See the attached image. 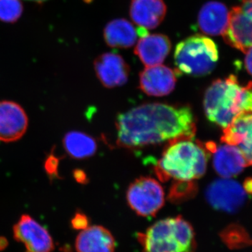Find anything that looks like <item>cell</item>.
<instances>
[{"label": "cell", "mask_w": 252, "mask_h": 252, "mask_svg": "<svg viewBox=\"0 0 252 252\" xmlns=\"http://www.w3.org/2000/svg\"><path fill=\"white\" fill-rule=\"evenodd\" d=\"M117 144L126 149L194 139L196 117L189 105L147 103L118 116Z\"/></svg>", "instance_id": "1"}, {"label": "cell", "mask_w": 252, "mask_h": 252, "mask_svg": "<svg viewBox=\"0 0 252 252\" xmlns=\"http://www.w3.org/2000/svg\"><path fill=\"white\" fill-rule=\"evenodd\" d=\"M211 154L206 143L199 140L186 139L170 142L164 149L154 171L162 182L170 179L198 180L206 172L208 158Z\"/></svg>", "instance_id": "2"}, {"label": "cell", "mask_w": 252, "mask_h": 252, "mask_svg": "<svg viewBox=\"0 0 252 252\" xmlns=\"http://www.w3.org/2000/svg\"><path fill=\"white\" fill-rule=\"evenodd\" d=\"M203 106L208 120L225 128L240 114L252 112V81L242 86L233 75L213 81L205 92Z\"/></svg>", "instance_id": "3"}, {"label": "cell", "mask_w": 252, "mask_h": 252, "mask_svg": "<svg viewBox=\"0 0 252 252\" xmlns=\"http://www.w3.org/2000/svg\"><path fill=\"white\" fill-rule=\"evenodd\" d=\"M142 252H194L195 232L181 216L158 220L137 235Z\"/></svg>", "instance_id": "4"}, {"label": "cell", "mask_w": 252, "mask_h": 252, "mask_svg": "<svg viewBox=\"0 0 252 252\" xmlns=\"http://www.w3.org/2000/svg\"><path fill=\"white\" fill-rule=\"evenodd\" d=\"M176 72L193 77H203L211 73L219 60L215 41L207 36H189L176 46Z\"/></svg>", "instance_id": "5"}, {"label": "cell", "mask_w": 252, "mask_h": 252, "mask_svg": "<svg viewBox=\"0 0 252 252\" xmlns=\"http://www.w3.org/2000/svg\"><path fill=\"white\" fill-rule=\"evenodd\" d=\"M126 199L129 206L139 216L154 217L165 204V193L157 180L141 177L129 186Z\"/></svg>", "instance_id": "6"}, {"label": "cell", "mask_w": 252, "mask_h": 252, "mask_svg": "<svg viewBox=\"0 0 252 252\" xmlns=\"http://www.w3.org/2000/svg\"><path fill=\"white\" fill-rule=\"evenodd\" d=\"M223 35L226 44L245 53L252 47V0H243L229 11Z\"/></svg>", "instance_id": "7"}, {"label": "cell", "mask_w": 252, "mask_h": 252, "mask_svg": "<svg viewBox=\"0 0 252 252\" xmlns=\"http://www.w3.org/2000/svg\"><path fill=\"white\" fill-rule=\"evenodd\" d=\"M248 196L244 186L229 178L214 181L205 191L207 202L213 208L228 213L238 211Z\"/></svg>", "instance_id": "8"}, {"label": "cell", "mask_w": 252, "mask_h": 252, "mask_svg": "<svg viewBox=\"0 0 252 252\" xmlns=\"http://www.w3.org/2000/svg\"><path fill=\"white\" fill-rule=\"evenodd\" d=\"M15 240L24 244L26 252H51L54 240L48 230L30 215H23L14 226Z\"/></svg>", "instance_id": "9"}, {"label": "cell", "mask_w": 252, "mask_h": 252, "mask_svg": "<svg viewBox=\"0 0 252 252\" xmlns=\"http://www.w3.org/2000/svg\"><path fill=\"white\" fill-rule=\"evenodd\" d=\"M28 117L24 109L13 101H0V141L14 142L26 134Z\"/></svg>", "instance_id": "10"}, {"label": "cell", "mask_w": 252, "mask_h": 252, "mask_svg": "<svg viewBox=\"0 0 252 252\" xmlns=\"http://www.w3.org/2000/svg\"><path fill=\"white\" fill-rule=\"evenodd\" d=\"M177 75L176 70L161 64L146 67L140 74V89L150 96L167 95L175 89Z\"/></svg>", "instance_id": "11"}, {"label": "cell", "mask_w": 252, "mask_h": 252, "mask_svg": "<svg viewBox=\"0 0 252 252\" xmlns=\"http://www.w3.org/2000/svg\"><path fill=\"white\" fill-rule=\"evenodd\" d=\"M96 75L104 87L108 89L124 85L128 80L130 68L119 55L106 53L94 63Z\"/></svg>", "instance_id": "12"}, {"label": "cell", "mask_w": 252, "mask_h": 252, "mask_svg": "<svg viewBox=\"0 0 252 252\" xmlns=\"http://www.w3.org/2000/svg\"><path fill=\"white\" fill-rule=\"evenodd\" d=\"M221 142L238 147L248 166L252 165V112L240 114L223 129Z\"/></svg>", "instance_id": "13"}, {"label": "cell", "mask_w": 252, "mask_h": 252, "mask_svg": "<svg viewBox=\"0 0 252 252\" xmlns=\"http://www.w3.org/2000/svg\"><path fill=\"white\" fill-rule=\"evenodd\" d=\"M171 50V42L164 34H148L140 37L135 49L138 56L147 67L161 64Z\"/></svg>", "instance_id": "14"}, {"label": "cell", "mask_w": 252, "mask_h": 252, "mask_svg": "<svg viewBox=\"0 0 252 252\" xmlns=\"http://www.w3.org/2000/svg\"><path fill=\"white\" fill-rule=\"evenodd\" d=\"M163 0H132L130 15L133 22L144 29H154L166 14Z\"/></svg>", "instance_id": "15"}, {"label": "cell", "mask_w": 252, "mask_h": 252, "mask_svg": "<svg viewBox=\"0 0 252 252\" xmlns=\"http://www.w3.org/2000/svg\"><path fill=\"white\" fill-rule=\"evenodd\" d=\"M213 166L220 177L230 178L239 175L248 165L238 147L224 143L214 152Z\"/></svg>", "instance_id": "16"}, {"label": "cell", "mask_w": 252, "mask_h": 252, "mask_svg": "<svg viewBox=\"0 0 252 252\" xmlns=\"http://www.w3.org/2000/svg\"><path fill=\"white\" fill-rule=\"evenodd\" d=\"M229 20V11L220 1H208L199 12L198 23L200 31L208 35L223 34Z\"/></svg>", "instance_id": "17"}, {"label": "cell", "mask_w": 252, "mask_h": 252, "mask_svg": "<svg viewBox=\"0 0 252 252\" xmlns=\"http://www.w3.org/2000/svg\"><path fill=\"white\" fill-rule=\"evenodd\" d=\"M77 252H114L116 243L112 233L101 225L89 226L76 239Z\"/></svg>", "instance_id": "18"}, {"label": "cell", "mask_w": 252, "mask_h": 252, "mask_svg": "<svg viewBox=\"0 0 252 252\" xmlns=\"http://www.w3.org/2000/svg\"><path fill=\"white\" fill-rule=\"evenodd\" d=\"M138 35L133 25L122 18L111 21L104 30V40L111 47H131L135 44Z\"/></svg>", "instance_id": "19"}, {"label": "cell", "mask_w": 252, "mask_h": 252, "mask_svg": "<svg viewBox=\"0 0 252 252\" xmlns=\"http://www.w3.org/2000/svg\"><path fill=\"white\" fill-rule=\"evenodd\" d=\"M63 147L68 155L76 159L93 157L97 151L94 137L80 131H70L63 137Z\"/></svg>", "instance_id": "20"}, {"label": "cell", "mask_w": 252, "mask_h": 252, "mask_svg": "<svg viewBox=\"0 0 252 252\" xmlns=\"http://www.w3.org/2000/svg\"><path fill=\"white\" fill-rule=\"evenodd\" d=\"M198 187L195 181L175 180L170 189L168 200L174 204H180L194 198Z\"/></svg>", "instance_id": "21"}, {"label": "cell", "mask_w": 252, "mask_h": 252, "mask_svg": "<svg viewBox=\"0 0 252 252\" xmlns=\"http://www.w3.org/2000/svg\"><path fill=\"white\" fill-rule=\"evenodd\" d=\"M21 0H0V21L4 23L16 22L23 14Z\"/></svg>", "instance_id": "22"}, {"label": "cell", "mask_w": 252, "mask_h": 252, "mask_svg": "<svg viewBox=\"0 0 252 252\" xmlns=\"http://www.w3.org/2000/svg\"><path fill=\"white\" fill-rule=\"evenodd\" d=\"M247 235L246 232L238 225H229L220 234L223 243L230 248H240L242 244L246 243L250 240Z\"/></svg>", "instance_id": "23"}, {"label": "cell", "mask_w": 252, "mask_h": 252, "mask_svg": "<svg viewBox=\"0 0 252 252\" xmlns=\"http://www.w3.org/2000/svg\"><path fill=\"white\" fill-rule=\"evenodd\" d=\"M61 160L62 158L56 155L53 149L52 152L46 157L44 160V170L51 182L57 179H61L59 175V165Z\"/></svg>", "instance_id": "24"}, {"label": "cell", "mask_w": 252, "mask_h": 252, "mask_svg": "<svg viewBox=\"0 0 252 252\" xmlns=\"http://www.w3.org/2000/svg\"><path fill=\"white\" fill-rule=\"evenodd\" d=\"M72 228L75 230H84L89 227V220L85 214L80 211L76 212L71 220Z\"/></svg>", "instance_id": "25"}, {"label": "cell", "mask_w": 252, "mask_h": 252, "mask_svg": "<svg viewBox=\"0 0 252 252\" xmlns=\"http://www.w3.org/2000/svg\"><path fill=\"white\" fill-rule=\"evenodd\" d=\"M73 176H74V178L75 179L78 183L85 185V184L88 183V182H89L85 172L83 171V170H79V169L74 170Z\"/></svg>", "instance_id": "26"}, {"label": "cell", "mask_w": 252, "mask_h": 252, "mask_svg": "<svg viewBox=\"0 0 252 252\" xmlns=\"http://www.w3.org/2000/svg\"><path fill=\"white\" fill-rule=\"evenodd\" d=\"M245 64L247 70L252 76V47L247 50L245 52Z\"/></svg>", "instance_id": "27"}, {"label": "cell", "mask_w": 252, "mask_h": 252, "mask_svg": "<svg viewBox=\"0 0 252 252\" xmlns=\"http://www.w3.org/2000/svg\"><path fill=\"white\" fill-rule=\"evenodd\" d=\"M9 243L4 237L0 236V251H3L7 248Z\"/></svg>", "instance_id": "28"}, {"label": "cell", "mask_w": 252, "mask_h": 252, "mask_svg": "<svg viewBox=\"0 0 252 252\" xmlns=\"http://www.w3.org/2000/svg\"><path fill=\"white\" fill-rule=\"evenodd\" d=\"M244 186V188H245L246 191L248 192V193H252V179L251 180H248L245 182V185Z\"/></svg>", "instance_id": "29"}, {"label": "cell", "mask_w": 252, "mask_h": 252, "mask_svg": "<svg viewBox=\"0 0 252 252\" xmlns=\"http://www.w3.org/2000/svg\"><path fill=\"white\" fill-rule=\"evenodd\" d=\"M30 1H35L37 3L44 2V1H47V0H30ZM85 1H90L91 0H85Z\"/></svg>", "instance_id": "30"}]
</instances>
